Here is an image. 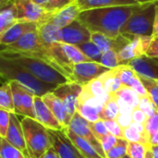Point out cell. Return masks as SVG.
Segmentation results:
<instances>
[{
    "mask_svg": "<svg viewBox=\"0 0 158 158\" xmlns=\"http://www.w3.org/2000/svg\"><path fill=\"white\" fill-rule=\"evenodd\" d=\"M79 48L92 61H95V62L100 63V59H101V56H102L103 53L97 47V45L95 44H94L92 41H89V42H87V43H85L83 44L79 45Z\"/></svg>",
    "mask_w": 158,
    "mask_h": 158,
    "instance_id": "34",
    "label": "cell"
},
{
    "mask_svg": "<svg viewBox=\"0 0 158 158\" xmlns=\"http://www.w3.org/2000/svg\"><path fill=\"white\" fill-rule=\"evenodd\" d=\"M151 147H148L143 143H129L128 156L131 158H145L146 152Z\"/></svg>",
    "mask_w": 158,
    "mask_h": 158,
    "instance_id": "39",
    "label": "cell"
},
{
    "mask_svg": "<svg viewBox=\"0 0 158 158\" xmlns=\"http://www.w3.org/2000/svg\"><path fill=\"white\" fill-rule=\"evenodd\" d=\"M110 70L99 62L88 61L73 66V81L81 85H85L93 80L98 79Z\"/></svg>",
    "mask_w": 158,
    "mask_h": 158,
    "instance_id": "11",
    "label": "cell"
},
{
    "mask_svg": "<svg viewBox=\"0 0 158 158\" xmlns=\"http://www.w3.org/2000/svg\"><path fill=\"white\" fill-rule=\"evenodd\" d=\"M88 90L89 92L94 95L95 97H97L98 99H100L102 102H104L105 104L106 103V101L108 100L109 98V94L106 92L105 88H104V85H103V82L100 79V77L98 79H95V80H93L92 81H90L89 83L85 84L84 85Z\"/></svg>",
    "mask_w": 158,
    "mask_h": 158,
    "instance_id": "30",
    "label": "cell"
},
{
    "mask_svg": "<svg viewBox=\"0 0 158 158\" xmlns=\"http://www.w3.org/2000/svg\"><path fill=\"white\" fill-rule=\"evenodd\" d=\"M122 158H131V157H130V156H128V155H127V156H124V157H122Z\"/></svg>",
    "mask_w": 158,
    "mask_h": 158,
    "instance_id": "57",
    "label": "cell"
},
{
    "mask_svg": "<svg viewBox=\"0 0 158 158\" xmlns=\"http://www.w3.org/2000/svg\"><path fill=\"white\" fill-rule=\"evenodd\" d=\"M68 128L75 134L86 140L102 157L107 158L100 141L94 136V134L93 133L90 128V122L87 121L85 118H83L78 112H76L72 117Z\"/></svg>",
    "mask_w": 158,
    "mask_h": 158,
    "instance_id": "8",
    "label": "cell"
},
{
    "mask_svg": "<svg viewBox=\"0 0 158 158\" xmlns=\"http://www.w3.org/2000/svg\"><path fill=\"white\" fill-rule=\"evenodd\" d=\"M17 0H0V3H6V2H15Z\"/></svg>",
    "mask_w": 158,
    "mask_h": 158,
    "instance_id": "56",
    "label": "cell"
},
{
    "mask_svg": "<svg viewBox=\"0 0 158 158\" xmlns=\"http://www.w3.org/2000/svg\"><path fill=\"white\" fill-rule=\"evenodd\" d=\"M38 32L43 43L46 45L62 43V29L50 21L40 25Z\"/></svg>",
    "mask_w": 158,
    "mask_h": 158,
    "instance_id": "22",
    "label": "cell"
},
{
    "mask_svg": "<svg viewBox=\"0 0 158 158\" xmlns=\"http://www.w3.org/2000/svg\"><path fill=\"white\" fill-rule=\"evenodd\" d=\"M81 12L82 11L76 0L74 3L57 11L49 21L56 25L57 27L63 29L68 25L71 24L72 22H74L75 20H77Z\"/></svg>",
    "mask_w": 158,
    "mask_h": 158,
    "instance_id": "18",
    "label": "cell"
},
{
    "mask_svg": "<svg viewBox=\"0 0 158 158\" xmlns=\"http://www.w3.org/2000/svg\"><path fill=\"white\" fill-rule=\"evenodd\" d=\"M0 74L5 81H16L35 96L43 97L46 94L52 93L57 87V85L40 81L25 68L1 56Z\"/></svg>",
    "mask_w": 158,
    "mask_h": 158,
    "instance_id": "2",
    "label": "cell"
},
{
    "mask_svg": "<svg viewBox=\"0 0 158 158\" xmlns=\"http://www.w3.org/2000/svg\"><path fill=\"white\" fill-rule=\"evenodd\" d=\"M151 151L153 154V158H158V145L151 146Z\"/></svg>",
    "mask_w": 158,
    "mask_h": 158,
    "instance_id": "54",
    "label": "cell"
},
{
    "mask_svg": "<svg viewBox=\"0 0 158 158\" xmlns=\"http://www.w3.org/2000/svg\"><path fill=\"white\" fill-rule=\"evenodd\" d=\"M131 116H132V121L133 122H138V123H142V124H144L148 118V117L139 107H136L133 110Z\"/></svg>",
    "mask_w": 158,
    "mask_h": 158,
    "instance_id": "47",
    "label": "cell"
},
{
    "mask_svg": "<svg viewBox=\"0 0 158 158\" xmlns=\"http://www.w3.org/2000/svg\"><path fill=\"white\" fill-rule=\"evenodd\" d=\"M77 3L81 11L102 7L140 5L134 0H77Z\"/></svg>",
    "mask_w": 158,
    "mask_h": 158,
    "instance_id": "21",
    "label": "cell"
},
{
    "mask_svg": "<svg viewBox=\"0 0 158 158\" xmlns=\"http://www.w3.org/2000/svg\"><path fill=\"white\" fill-rule=\"evenodd\" d=\"M21 125L29 156L30 158H40L52 147L48 129L36 119L29 117H23Z\"/></svg>",
    "mask_w": 158,
    "mask_h": 158,
    "instance_id": "4",
    "label": "cell"
},
{
    "mask_svg": "<svg viewBox=\"0 0 158 158\" xmlns=\"http://www.w3.org/2000/svg\"><path fill=\"white\" fill-rule=\"evenodd\" d=\"M118 138H117L116 136L112 135L111 133L106 134V136H104L101 140L100 143L102 144V147L104 149V151L106 152V154H107L117 143Z\"/></svg>",
    "mask_w": 158,
    "mask_h": 158,
    "instance_id": "45",
    "label": "cell"
},
{
    "mask_svg": "<svg viewBox=\"0 0 158 158\" xmlns=\"http://www.w3.org/2000/svg\"><path fill=\"white\" fill-rule=\"evenodd\" d=\"M146 4L94 8L82 11L78 20L90 31H98L117 37L129 19Z\"/></svg>",
    "mask_w": 158,
    "mask_h": 158,
    "instance_id": "1",
    "label": "cell"
},
{
    "mask_svg": "<svg viewBox=\"0 0 158 158\" xmlns=\"http://www.w3.org/2000/svg\"><path fill=\"white\" fill-rule=\"evenodd\" d=\"M0 108L16 114L13 103L12 90L9 81H4L0 88Z\"/></svg>",
    "mask_w": 158,
    "mask_h": 158,
    "instance_id": "26",
    "label": "cell"
},
{
    "mask_svg": "<svg viewBox=\"0 0 158 158\" xmlns=\"http://www.w3.org/2000/svg\"><path fill=\"white\" fill-rule=\"evenodd\" d=\"M117 97L121 98L123 101L131 105L133 108H136L139 106L140 102V95L131 87L128 86H122L116 94H114Z\"/></svg>",
    "mask_w": 158,
    "mask_h": 158,
    "instance_id": "28",
    "label": "cell"
},
{
    "mask_svg": "<svg viewBox=\"0 0 158 158\" xmlns=\"http://www.w3.org/2000/svg\"><path fill=\"white\" fill-rule=\"evenodd\" d=\"M81 91L82 85L75 81H69L65 84H61L53 91V93L62 101L69 122L74 114L77 112L79 97Z\"/></svg>",
    "mask_w": 158,
    "mask_h": 158,
    "instance_id": "7",
    "label": "cell"
},
{
    "mask_svg": "<svg viewBox=\"0 0 158 158\" xmlns=\"http://www.w3.org/2000/svg\"><path fill=\"white\" fill-rule=\"evenodd\" d=\"M90 128L94 134V136L100 141L104 136L108 134V131L106 129V126L105 125L104 121L102 119L96 121V122H90Z\"/></svg>",
    "mask_w": 158,
    "mask_h": 158,
    "instance_id": "43",
    "label": "cell"
},
{
    "mask_svg": "<svg viewBox=\"0 0 158 158\" xmlns=\"http://www.w3.org/2000/svg\"><path fill=\"white\" fill-rule=\"evenodd\" d=\"M131 39V37L125 34H120L117 37H111L102 32L91 31V41L97 45L102 53L109 50H115L118 53L130 43Z\"/></svg>",
    "mask_w": 158,
    "mask_h": 158,
    "instance_id": "12",
    "label": "cell"
},
{
    "mask_svg": "<svg viewBox=\"0 0 158 158\" xmlns=\"http://www.w3.org/2000/svg\"><path fill=\"white\" fill-rule=\"evenodd\" d=\"M34 94L30 93L22 86V109L23 117H29L35 119L34 116Z\"/></svg>",
    "mask_w": 158,
    "mask_h": 158,
    "instance_id": "31",
    "label": "cell"
},
{
    "mask_svg": "<svg viewBox=\"0 0 158 158\" xmlns=\"http://www.w3.org/2000/svg\"><path fill=\"white\" fill-rule=\"evenodd\" d=\"M100 79L103 82V85H104L106 92L109 95L116 94L123 86V84H122L119 77L118 76V73H117L115 69H110L107 72H106L105 74H103L100 77Z\"/></svg>",
    "mask_w": 158,
    "mask_h": 158,
    "instance_id": "24",
    "label": "cell"
},
{
    "mask_svg": "<svg viewBox=\"0 0 158 158\" xmlns=\"http://www.w3.org/2000/svg\"><path fill=\"white\" fill-rule=\"evenodd\" d=\"M91 41V31L78 19L62 29V43L81 45Z\"/></svg>",
    "mask_w": 158,
    "mask_h": 158,
    "instance_id": "13",
    "label": "cell"
},
{
    "mask_svg": "<svg viewBox=\"0 0 158 158\" xmlns=\"http://www.w3.org/2000/svg\"><path fill=\"white\" fill-rule=\"evenodd\" d=\"M130 65L138 74L158 81V56H143L131 60Z\"/></svg>",
    "mask_w": 158,
    "mask_h": 158,
    "instance_id": "17",
    "label": "cell"
},
{
    "mask_svg": "<svg viewBox=\"0 0 158 158\" xmlns=\"http://www.w3.org/2000/svg\"><path fill=\"white\" fill-rule=\"evenodd\" d=\"M34 116L35 119L48 130L61 131L64 129L40 96H34Z\"/></svg>",
    "mask_w": 158,
    "mask_h": 158,
    "instance_id": "14",
    "label": "cell"
},
{
    "mask_svg": "<svg viewBox=\"0 0 158 158\" xmlns=\"http://www.w3.org/2000/svg\"><path fill=\"white\" fill-rule=\"evenodd\" d=\"M144 126L150 141V138L158 131V110L153 116L148 117L146 122L144 123Z\"/></svg>",
    "mask_w": 158,
    "mask_h": 158,
    "instance_id": "44",
    "label": "cell"
},
{
    "mask_svg": "<svg viewBox=\"0 0 158 158\" xmlns=\"http://www.w3.org/2000/svg\"><path fill=\"white\" fill-rule=\"evenodd\" d=\"M61 47L65 53V55L67 56L68 59L73 64H80L82 62H88V61H92L90 58H88L83 52L79 48V46L77 45H73V44H66V43H60Z\"/></svg>",
    "mask_w": 158,
    "mask_h": 158,
    "instance_id": "25",
    "label": "cell"
},
{
    "mask_svg": "<svg viewBox=\"0 0 158 158\" xmlns=\"http://www.w3.org/2000/svg\"><path fill=\"white\" fill-rule=\"evenodd\" d=\"M15 2L18 8V21L33 22L42 25L48 22L56 14L32 0H17Z\"/></svg>",
    "mask_w": 158,
    "mask_h": 158,
    "instance_id": "6",
    "label": "cell"
},
{
    "mask_svg": "<svg viewBox=\"0 0 158 158\" xmlns=\"http://www.w3.org/2000/svg\"><path fill=\"white\" fill-rule=\"evenodd\" d=\"M0 56L8 58L16 62L17 64L20 65L21 67L25 68L32 75H34L37 79H39L44 82L59 86L61 84H65L67 82L72 81L67 76L62 74L60 71H58L57 69H56L55 68H53L52 66H50L49 64L45 63L44 61L39 58L30 56H25L19 53H11L2 50Z\"/></svg>",
    "mask_w": 158,
    "mask_h": 158,
    "instance_id": "3",
    "label": "cell"
},
{
    "mask_svg": "<svg viewBox=\"0 0 158 158\" xmlns=\"http://www.w3.org/2000/svg\"><path fill=\"white\" fill-rule=\"evenodd\" d=\"M145 158H153V154H152L151 148L147 150V152H146V155H145Z\"/></svg>",
    "mask_w": 158,
    "mask_h": 158,
    "instance_id": "55",
    "label": "cell"
},
{
    "mask_svg": "<svg viewBox=\"0 0 158 158\" xmlns=\"http://www.w3.org/2000/svg\"><path fill=\"white\" fill-rule=\"evenodd\" d=\"M100 63L105 67L113 69L120 66V62L118 59V52L115 50H109L102 54Z\"/></svg>",
    "mask_w": 158,
    "mask_h": 158,
    "instance_id": "38",
    "label": "cell"
},
{
    "mask_svg": "<svg viewBox=\"0 0 158 158\" xmlns=\"http://www.w3.org/2000/svg\"><path fill=\"white\" fill-rule=\"evenodd\" d=\"M150 145L151 146H155V145H158V131L150 138Z\"/></svg>",
    "mask_w": 158,
    "mask_h": 158,
    "instance_id": "52",
    "label": "cell"
},
{
    "mask_svg": "<svg viewBox=\"0 0 158 158\" xmlns=\"http://www.w3.org/2000/svg\"><path fill=\"white\" fill-rule=\"evenodd\" d=\"M152 42V36H136L118 53L120 65H128L131 60L145 56Z\"/></svg>",
    "mask_w": 158,
    "mask_h": 158,
    "instance_id": "9",
    "label": "cell"
},
{
    "mask_svg": "<svg viewBox=\"0 0 158 158\" xmlns=\"http://www.w3.org/2000/svg\"><path fill=\"white\" fill-rule=\"evenodd\" d=\"M40 25L33 22H25V21H18L11 28L6 31L4 33L0 34V44L2 47L8 46L18 40H19L25 34L37 31Z\"/></svg>",
    "mask_w": 158,
    "mask_h": 158,
    "instance_id": "15",
    "label": "cell"
},
{
    "mask_svg": "<svg viewBox=\"0 0 158 158\" xmlns=\"http://www.w3.org/2000/svg\"><path fill=\"white\" fill-rule=\"evenodd\" d=\"M106 129L109 133L116 136L118 139H125L124 138V129L116 121V120H103Z\"/></svg>",
    "mask_w": 158,
    "mask_h": 158,
    "instance_id": "41",
    "label": "cell"
},
{
    "mask_svg": "<svg viewBox=\"0 0 158 158\" xmlns=\"http://www.w3.org/2000/svg\"><path fill=\"white\" fill-rule=\"evenodd\" d=\"M0 158H27L18 148L7 142L6 138L0 139Z\"/></svg>",
    "mask_w": 158,
    "mask_h": 158,
    "instance_id": "29",
    "label": "cell"
},
{
    "mask_svg": "<svg viewBox=\"0 0 158 158\" xmlns=\"http://www.w3.org/2000/svg\"><path fill=\"white\" fill-rule=\"evenodd\" d=\"M64 132L67 134V136L70 139V141L73 143V144L77 147V149L81 152V154L85 158H103L96 151L95 149L83 138L80 137L79 135L75 134L73 131H71L68 127L63 129Z\"/></svg>",
    "mask_w": 158,
    "mask_h": 158,
    "instance_id": "23",
    "label": "cell"
},
{
    "mask_svg": "<svg viewBox=\"0 0 158 158\" xmlns=\"http://www.w3.org/2000/svg\"><path fill=\"white\" fill-rule=\"evenodd\" d=\"M50 12L56 13L60 9L74 3L76 0H32Z\"/></svg>",
    "mask_w": 158,
    "mask_h": 158,
    "instance_id": "32",
    "label": "cell"
},
{
    "mask_svg": "<svg viewBox=\"0 0 158 158\" xmlns=\"http://www.w3.org/2000/svg\"><path fill=\"white\" fill-rule=\"evenodd\" d=\"M139 76H140V79H141L143 86L145 87V89L147 91L149 97L152 99V101L154 102V104L156 105L158 110V81L142 76L140 74H139Z\"/></svg>",
    "mask_w": 158,
    "mask_h": 158,
    "instance_id": "33",
    "label": "cell"
},
{
    "mask_svg": "<svg viewBox=\"0 0 158 158\" xmlns=\"http://www.w3.org/2000/svg\"><path fill=\"white\" fill-rule=\"evenodd\" d=\"M131 127H132L134 130H136V131H137L138 132H140L141 134H143V135H144V136H146V137H148V138H149V136H148V134H147V132H146V130H145V126H144V124L138 123V122H133V121H132V123H131Z\"/></svg>",
    "mask_w": 158,
    "mask_h": 158,
    "instance_id": "49",
    "label": "cell"
},
{
    "mask_svg": "<svg viewBox=\"0 0 158 158\" xmlns=\"http://www.w3.org/2000/svg\"><path fill=\"white\" fill-rule=\"evenodd\" d=\"M42 98L44 102L46 104V106L49 107V109L52 111L54 116L56 118V119L59 121V123L64 128H67L69 124V119L68 118V115H67V112L65 110L62 101L53 92L46 94Z\"/></svg>",
    "mask_w": 158,
    "mask_h": 158,
    "instance_id": "20",
    "label": "cell"
},
{
    "mask_svg": "<svg viewBox=\"0 0 158 158\" xmlns=\"http://www.w3.org/2000/svg\"><path fill=\"white\" fill-rule=\"evenodd\" d=\"M132 114H123V113H119L116 121L123 128L126 129L128 127H130L132 123Z\"/></svg>",
    "mask_w": 158,
    "mask_h": 158,
    "instance_id": "46",
    "label": "cell"
},
{
    "mask_svg": "<svg viewBox=\"0 0 158 158\" xmlns=\"http://www.w3.org/2000/svg\"><path fill=\"white\" fill-rule=\"evenodd\" d=\"M12 90L13 103L15 106V111L17 115L23 116L22 109V86L16 81H9Z\"/></svg>",
    "mask_w": 158,
    "mask_h": 158,
    "instance_id": "35",
    "label": "cell"
},
{
    "mask_svg": "<svg viewBox=\"0 0 158 158\" xmlns=\"http://www.w3.org/2000/svg\"><path fill=\"white\" fill-rule=\"evenodd\" d=\"M129 142L126 139H118L116 145L106 154L107 158H122L128 155Z\"/></svg>",
    "mask_w": 158,
    "mask_h": 158,
    "instance_id": "37",
    "label": "cell"
},
{
    "mask_svg": "<svg viewBox=\"0 0 158 158\" xmlns=\"http://www.w3.org/2000/svg\"><path fill=\"white\" fill-rule=\"evenodd\" d=\"M10 115L8 111L0 108V137L6 138L10 123Z\"/></svg>",
    "mask_w": 158,
    "mask_h": 158,
    "instance_id": "42",
    "label": "cell"
},
{
    "mask_svg": "<svg viewBox=\"0 0 158 158\" xmlns=\"http://www.w3.org/2000/svg\"><path fill=\"white\" fill-rule=\"evenodd\" d=\"M156 36H158V3L156 5V15H155V20H154L152 38H155Z\"/></svg>",
    "mask_w": 158,
    "mask_h": 158,
    "instance_id": "50",
    "label": "cell"
},
{
    "mask_svg": "<svg viewBox=\"0 0 158 158\" xmlns=\"http://www.w3.org/2000/svg\"><path fill=\"white\" fill-rule=\"evenodd\" d=\"M18 22L16 2L0 3V34L4 33Z\"/></svg>",
    "mask_w": 158,
    "mask_h": 158,
    "instance_id": "19",
    "label": "cell"
},
{
    "mask_svg": "<svg viewBox=\"0 0 158 158\" xmlns=\"http://www.w3.org/2000/svg\"><path fill=\"white\" fill-rule=\"evenodd\" d=\"M124 138L129 143H143L148 147H151L149 138L141 134L140 132H138L136 130H134L131 126L124 129Z\"/></svg>",
    "mask_w": 158,
    "mask_h": 158,
    "instance_id": "36",
    "label": "cell"
},
{
    "mask_svg": "<svg viewBox=\"0 0 158 158\" xmlns=\"http://www.w3.org/2000/svg\"><path fill=\"white\" fill-rule=\"evenodd\" d=\"M119 114V106L118 104L115 94H111L105 104L104 109L100 116L102 120H116Z\"/></svg>",
    "mask_w": 158,
    "mask_h": 158,
    "instance_id": "27",
    "label": "cell"
},
{
    "mask_svg": "<svg viewBox=\"0 0 158 158\" xmlns=\"http://www.w3.org/2000/svg\"><path fill=\"white\" fill-rule=\"evenodd\" d=\"M51 145L59 158H85L70 139L67 136L63 130L54 131L48 130Z\"/></svg>",
    "mask_w": 158,
    "mask_h": 158,
    "instance_id": "10",
    "label": "cell"
},
{
    "mask_svg": "<svg viewBox=\"0 0 158 158\" xmlns=\"http://www.w3.org/2000/svg\"><path fill=\"white\" fill-rule=\"evenodd\" d=\"M147 117L153 116L156 111L157 108L152 99L149 97V95L146 96H142L140 97V102H139V106H138Z\"/></svg>",
    "mask_w": 158,
    "mask_h": 158,
    "instance_id": "40",
    "label": "cell"
},
{
    "mask_svg": "<svg viewBox=\"0 0 158 158\" xmlns=\"http://www.w3.org/2000/svg\"><path fill=\"white\" fill-rule=\"evenodd\" d=\"M146 56L156 57L158 56V36L152 38V42L150 44V47L146 53Z\"/></svg>",
    "mask_w": 158,
    "mask_h": 158,
    "instance_id": "48",
    "label": "cell"
},
{
    "mask_svg": "<svg viewBox=\"0 0 158 158\" xmlns=\"http://www.w3.org/2000/svg\"><path fill=\"white\" fill-rule=\"evenodd\" d=\"M156 4H146L135 12L123 27L120 34L130 37L152 36Z\"/></svg>",
    "mask_w": 158,
    "mask_h": 158,
    "instance_id": "5",
    "label": "cell"
},
{
    "mask_svg": "<svg viewBox=\"0 0 158 158\" xmlns=\"http://www.w3.org/2000/svg\"><path fill=\"white\" fill-rule=\"evenodd\" d=\"M40 158H59L57 154L56 153V151L54 150L53 147H51L49 150H47L42 156Z\"/></svg>",
    "mask_w": 158,
    "mask_h": 158,
    "instance_id": "51",
    "label": "cell"
},
{
    "mask_svg": "<svg viewBox=\"0 0 158 158\" xmlns=\"http://www.w3.org/2000/svg\"><path fill=\"white\" fill-rule=\"evenodd\" d=\"M6 139L8 143H10L13 146L21 151L27 158H30L27 152V145L24 137V131L21 125V120H19L17 117V114L11 113L10 115V123L8 126L7 133Z\"/></svg>",
    "mask_w": 158,
    "mask_h": 158,
    "instance_id": "16",
    "label": "cell"
},
{
    "mask_svg": "<svg viewBox=\"0 0 158 158\" xmlns=\"http://www.w3.org/2000/svg\"><path fill=\"white\" fill-rule=\"evenodd\" d=\"M139 4H157L158 0H134Z\"/></svg>",
    "mask_w": 158,
    "mask_h": 158,
    "instance_id": "53",
    "label": "cell"
}]
</instances>
